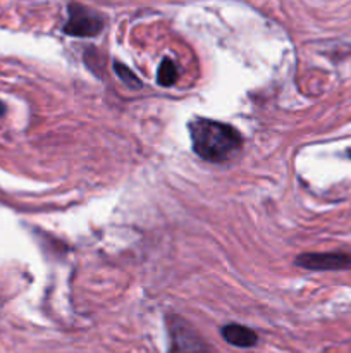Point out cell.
<instances>
[{
  "mask_svg": "<svg viewBox=\"0 0 351 353\" xmlns=\"http://www.w3.org/2000/svg\"><path fill=\"white\" fill-rule=\"evenodd\" d=\"M6 114V105H3L2 102H0V116H3Z\"/></svg>",
  "mask_w": 351,
  "mask_h": 353,
  "instance_id": "8",
  "label": "cell"
},
{
  "mask_svg": "<svg viewBox=\"0 0 351 353\" xmlns=\"http://www.w3.org/2000/svg\"><path fill=\"white\" fill-rule=\"evenodd\" d=\"M193 150L203 161L227 162L241 150V134L236 128L212 119H195L188 126Z\"/></svg>",
  "mask_w": 351,
  "mask_h": 353,
  "instance_id": "1",
  "label": "cell"
},
{
  "mask_svg": "<svg viewBox=\"0 0 351 353\" xmlns=\"http://www.w3.org/2000/svg\"><path fill=\"white\" fill-rule=\"evenodd\" d=\"M296 264L310 271H343L351 268V257L339 252L329 254H303L296 259Z\"/></svg>",
  "mask_w": 351,
  "mask_h": 353,
  "instance_id": "4",
  "label": "cell"
},
{
  "mask_svg": "<svg viewBox=\"0 0 351 353\" xmlns=\"http://www.w3.org/2000/svg\"><path fill=\"white\" fill-rule=\"evenodd\" d=\"M222 338L227 343L237 348H250L253 345H257L258 341V336L255 334V331H251L246 326H241V324H227V326H224Z\"/></svg>",
  "mask_w": 351,
  "mask_h": 353,
  "instance_id": "5",
  "label": "cell"
},
{
  "mask_svg": "<svg viewBox=\"0 0 351 353\" xmlns=\"http://www.w3.org/2000/svg\"><path fill=\"white\" fill-rule=\"evenodd\" d=\"M114 71L117 72V76L120 78V81H124L126 85H129L131 88H140L141 86L140 78H138L133 71H129V69H127L124 64H119V62L116 61L114 62Z\"/></svg>",
  "mask_w": 351,
  "mask_h": 353,
  "instance_id": "7",
  "label": "cell"
},
{
  "mask_svg": "<svg viewBox=\"0 0 351 353\" xmlns=\"http://www.w3.org/2000/svg\"><path fill=\"white\" fill-rule=\"evenodd\" d=\"M178 65L174 64V61L169 57H165L160 62V68L157 71V83L162 86H172L178 81Z\"/></svg>",
  "mask_w": 351,
  "mask_h": 353,
  "instance_id": "6",
  "label": "cell"
},
{
  "mask_svg": "<svg viewBox=\"0 0 351 353\" xmlns=\"http://www.w3.org/2000/svg\"><path fill=\"white\" fill-rule=\"evenodd\" d=\"M348 154H350V157H351V150H350V152H348Z\"/></svg>",
  "mask_w": 351,
  "mask_h": 353,
  "instance_id": "9",
  "label": "cell"
},
{
  "mask_svg": "<svg viewBox=\"0 0 351 353\" xmlns=\"http://www.w3.org/2000/svg\"><path fill=\"white\" fill-rule=\"evenodd\" d=\"M67 23L64 24V33L69 37L92 38L96 37L105 26V19L102 14L83 3H69L67 7Z\"/></svg>",
  "mask_w": 351,
  "mask_h": 353,
  "instance_id": "2",
  "label": "cell"
},
{
  "mask_svg": "<svg viewBox=\"0 0 351 353\" xmlns=\"http://www.w3.org/2000/svg\"><path fill=\"white\" fill-rule=\"evenodd\" d=\"M169 340L171 353H210L196 331L179 316L169 319Z\"/></svg>",
  "mask_w": 351,
  "mask_h": 353,
  "instance_id": "3",
  "label": "cell"
}]
</instances>
